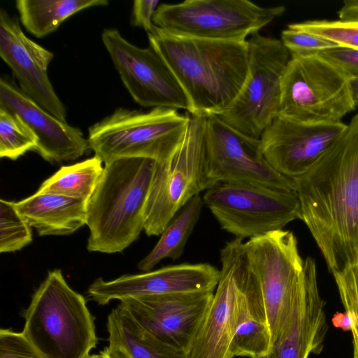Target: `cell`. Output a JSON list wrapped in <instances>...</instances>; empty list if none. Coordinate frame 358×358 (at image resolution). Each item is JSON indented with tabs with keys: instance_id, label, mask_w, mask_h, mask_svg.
<instances>
[{
	"instance_id": "1",
	"label": "cell",
	"mask_w": 358,
	"mask_h": 358,
	"mask_svg": "<svg viewBox=\"0 0 358 358\" xmlns=\"http://www.w3.org/2000/svg\"><path fill=\"white\" fill-rule=\"evenodd\" d=\"M306 224L333 274L358 260V113L303 175L294 179Z\"/></svg>"
},
{
	"instance_id": "2",
	"label": "cell",
	"mask_w": 358,
	"mask_h": 358,
	"mask_svg": "<svg viewBox=\"0 0 358 358\" xmlns=\"http://www.w3.org/2000/svg\"><path fill=\"white\" fill-rule=\"evenodd\" d=\"M148 37L185 92L191 115L220 116L228 109L248 75L247 41L183 36L157 26Z\"/></svg>"
},
{
	"instance_id": "3",
	"label": "cell",
	"mask_w": 358,
	"mask_h": 358,
	"mask_svg": "<svg viewBox=\"0 0 358 358\" xmlns=\"http://www.w3.org/2000/svg\"><path fill=\"white\" fill-rule=\"evenodd\" d=\"M157 162L121 158L105 164L87 206L90 252H122L144 229L145 210Z\"/></svg>"
},
{
	"instance_id": "4",
	"label": "cell",
	"mask_w": 358,
	"mask_h": 358,
	"mask_svg": "<svg viewBox=\"0 0 358 358\" xmlns=\"http://www.w3.org/2000/svg\"><path fill=\"white\" fill-rule=\"evenodd\" d=\"M23 317L22 334L45 358H88L96 346L95 318L59 269L48 272Z\"/></svg>"
},
{
	"instance_id": "5",
	"label": "cell",
	"mask_w": 358,
	"mask_h": 358,
	"mask_svg": "<svg viewBox=\"0 0 358 358\" xmlns=\"http://www.w3.org/2000/svg\"><path fill=\"white\" fill-rule=\"evenodd\" d=\"M191 120L189 113L155 108L149 111L117 108L89 128L87 141L105 164L127 157L169 161L180 148Z\"/></svg>"
},
{
	"instance_id": "6",
	"label": "cell",
	"mask_w": 358,
	"mask_h": 358,
	"mask_svg": "<svg viewBox=\"0 0 358 358\" xmlns=\"http://www.w3.org/2000/svg\"><path fill=\"white\" fill-rule=\"evenodd\" d=\"M350 80L319 55L289 59L278 116L306 124L335 123L355 109Z\"/></svg>"
},
{
	"instance_id": "7",
	"label": "cell",
	"mask_w": 358,
	"mask_h": 358,
	"mask_svg": "<svg viewBox=\"0 0 358 358\" xmlns=\"http://www.w3.org/2000/svg\"><path fill=\"white\" fill-rule=\"evenodd\" d=\"M203 204L221 228L238 238H255L301 220L296 192L243 182H218L207 189Z\"/></svg>"
},
{
	"instance_id": "8",
	"label": "cell",
	"mask_w": 358,
	"mask_h": 358,
	"mask_svg": "<svg viewBox=\"0 0 358 358\" xmlns=\"http://www.w3.org/2000/svg\"><path fill=\"white\" fill-rule=\"evenodd\" d=\"M247 42L246 79L231 106L218 117L243 134L260 139L278 116L282 79L291 55L280 39L259 32Z\"/></svg>"
},
{
	"instance_id": "9",
	"label": "cell",
	"mask_w": 358,
	"mask_h": 358,
	"mask_svg": "<svg viewBox=\"0 0 358 358\" xmlns=\"http://www.w3.org/2000/svg\"><path fill=\"white\" fill-rule=\"evenodd\" d=\"M285 11L283 6L263 7L247 0H187L160 4L153 22L179 36L245 41Z\"/></svg>"
},
{
	"instance_id": "10",
	"label": "cell",
	"mask_w": 358,
	"mask_h": 358,
	"mask_svg": "<svg viewBox=\"0 0 358 358\" xmlns=\"http://www.w3.org/2000/svg\"><path fill=\"white\" fill-rule=\"evenodd\" d=\"M206 117L191 115L185 136L173 157L157 164L145 210V234H162L176 213L207 189L205 179Z\"/></svg>"
},
{
	"instance_id": "11",
	"label": "cell",
	"mask_w": 358,
	"mask_h": 358,
	"mask_svg": "<svg viewBox=\"0 0 358 358\" xmlns=\"http://www.w3.org/2000/svg\"><path fill=\"white\" fill-rule=\"evenodd\" d=\"M244 245L259 285L273 343L289 315L304 260L296 237L288 230L250 238Z\"/></svg>"
},
{
	"instance_id": "12",
	"label": "cell",
	"mask_w": 358,
	"mask_h": 358,
	"mask_svg": "<svg viewBox=\"0 0 358 358\" xmlns=\"http://www.w3.org/2000/svg\"><path fill=\"white\" fill-rule=\"evenodd\" d=\"M205 179L207 189L230 181L296 192L294 180L281 175L267 162L260 139L236 130L218 116L206 117Z\"/></svg>"
},
{
	"instance_id": "13",
	"label": "cell",
	"mask_w": 358,
	"mask_h": 358,
	"mask_svg": "<svg viewBox=\"0 0 358 358\" xmlns=\"http://www.w3.org/2000/svg\"><path fill=\"white\" fill-rule=\"evenodd\" d=\"M221 270L212 301L187 352L189 358H234L230 348L243 285L250 269L243 239L220 250Z\"/></svg>"
},
{
	"instance_id": "14",
	"label": "cell",
	"mask_w": 358,
	"mask_h": 358,
	"mask_svg": "<svg viewBox=\"0 0 358 358\" xmlns=\"http://www.w3.org/2000/svg\"><path fill=\"white\" fill-rule=\"evenodd\" d=\"M101 39L122 83L137 103L152 108L183 109L190 113V103L182 87L151 46L137 47L113 28L105 29Z\"/></svg>"
},
{
	"instance_id": "15",
	"label": "cell",
	"mask_w": 358,
	"mask_h": 358,
	"mask_svg": "<svg viewBox=\"0 0 358 358\" xmlns=\"http://www.w3.org/2000/svg\"><path fill=\"white\" fill-rule=\"evenodd\" d=\"M214 291L130 297L120 306L162 342L188 352Z\"/></svg>"
},
{
	"instance_id": "16",
	"label": "cell",
	"mask_w": 358,
	"mask_h": 358,
	"mask_svg": "<svg viewBox=\"0 0 358 358\" xmlns=\"http://www.w3.org/2000/svg\"><path fill=\"white\" fill-rule=\"evenodd\" d=\"M347 127L342 122L306 124L278 116L260 137L261 149L277 172L295 179L313 166Z\"/></svg>"
},
{
	"instance_id": "17",
	"label": "cell",
	"mask_w": 358,
	"mask_h": 358,
	"mask_svg": "<svg viewBox=\"0 0 358 358\" xmlns=\"http://www.w3.org/2000/svg\"><path fill=\"white\" fill-rule=\"evenodd\" d=\"M0 56L10 67L21 90L51 115L66 122V110L47 70L53 53L29 38L18 19L0 10Z\"/></svg>"
},
{
	"instance_id": "18",
	"label": "cell",
	"mask_w": 358,
	"mask_h": 358,
	"mask_svg": "<svg viewBox=\"0 0 358 358\" xmlns=\"http://www.w3.org/2000/svg\"><path fill=\"white\" fill-rule=\"evenodd\" d=\"M220 274L208 263H185L112 280L98 278L90 285L87 294L99 305H106L111 300L130 297L215 291Z\"/></svg>"
},
{
	"instance_id": "19",
	"label": "cell",
	"mask_w": 358,
	"mask_h": 358,
	"mask_svg": "<svg viewBox=\"0 0 358 358\" xmlns=\"http://www.w3.org/2000/svg\"><path fill=\"white\" fill-rule=\"evenodd\" d=\"M324 302L320 296L315 260H304L289 315L268 352L261 358H308L319 354L327 331Z\"/></svg>"
},
{
	"instance_id": "20",
	"label": "cell",
	"mask_w": 358,
	"mask_h": 358,
	"mask_svg": "<svg viewBox=\"0 0 358 358\" xmlns=\"http://www.w3.org/2000/svg\"><path fill=\"white\" fill-rule=\"evenodd\" d=\"M0 108L17 115L37 138L34 151L45 160H75L90 148L80 129L55 117L27 96L15 83L0 79Z\"/></svg>"
},
{
	"instance_id": "21",
	"label": "cell",
	"mask_w": 358,
	"mask_h": 358,
	"mask_svg": "<svg viewBox=\"0 0 358 358\" xmlns=\"http://www.w3.org/2000/svg\"><path fill=\"white\" fill-rule=\"evenodd\" d=\"M87 201L36 192L15 203L19 213L39 236L69 235L87 223Z\"/></svg>"
},
{
	"instance_id": "22",
	"label": "cell",
	"mask_w": 358,
	"mask_h": 358,
	"mask_svg": "<svg viewBox=\"0 0 358 358\" xmlns=\"http://www.w3.org/2000/svg\"><path fill=\"white\" fill-rule=\"evenodd\" d=\"M109 345L131 358H189L187 352L170 346L141 327L120 305L108 315Z\"/></svg>"
},
{
	"instance_id": "23",
	"label": "cell",
	"mask_w": 358,
	"mask_h": 358,
	"mask_svg": "<svg viewBox=\"0 0 358 358\" xmlns=\"http://www.w3.org/2000/svg\"><path fill=\"white\" fill-rule=\"evenodd\" d=\"M20 20L27 31L41 38L55 31L67 18L93 6H107V0H17Z\"/></svg>"
},
{
	"instance_id": "24",
	"label": "cell",
	"mask_w": 358,
	"mask_h": 358,
	"mask_svg": "<svg viewBox=\"0 0 358 358\" xmlns=\"http://www.w3.org/2000/svg\"><path fill=\"white\" fill-rule=\"evenodd\" d=\"M203 205L199 194L192 197L180 213L167 225L158 242L138 264L140 271L148 272L165 258L178 259L197 223Z\"/></svg>"
},
{
	"instance_id": "25",
	"label": "cell",
	"mask_w": 358,
	"mask_h": 358,
	"mask_svg": "<svg viewBox=\"0 0 358 358\" xmlns=\"http://www.w3.org/2000/svg\"><path fill=\"white\" fill-rule=\"evenodd\" d=\"M102 161L95 155L62 166L41 185L38 192L56 194L88 202L102 176Z\"/></svg>"
},
{
	"instance_id": "26",
	"label": "cell",
	"mask_w": 358,
	"mask_h": 358,
	"mask_svg": "<svg viewBox=\"0 0 358 358\" xmlns=\"http://www.w3.org/2000/svg\"><path fill=\"white\" fill-rule=\"evenodd\" d=\"M251 273L250 266L241 296L238 322L231 344L233 357L261 358L268 352L272 344L267 322L254 315L249 306L248 285Z\"/></svg>"
},
{
	"instance_id": "27",
	"label": "cell",
	"mask_w": 358,
	"mask_h": 358,
	"mask_svg": "<svg viewBox=\"0 0 358 358\" xmlns=\"http://www.w3.org/2000/svg\"><path fill=\"white\" fill-rule=\"evenodd\" d=\"M36 145L30 128L17 115L0 108V157L15 160Z\"/></svg>"
},
{
	"instance_id": "28",
	"label": "cell",
	"mask_w": 358,
	"mask_h": 358,
	"mask_svg": "<svg viewBox=\"0 0 358 358\" xmlns=\"http://www.w3.org/2000/svg\"><path fill=\"white\" fill-rule=\"evenodd\" d=\"M31 226L17 211L15 203L0 200V252L21 250L32 241Z\"/></svg>"
},
{
	"instance_id": "29",
	"label": "cell",
	"mask_w": 358,
	"mask_h": 358,
	"mask_svg": "<svg viewBox=\"0 0 358 358\" xmlns=\"http://www.w3.org/2000/svg\"><path fill=\"white\" fill-rule=\"evenodd\" d=\"M287 27L320 36L340 46L358 49V20H308Z\"/></svg>"
},
{
	"instance_id": "30",
	"label": "cell",
	"mask_w": 358,
	"mask_h": 358,
	"mask_svg": "<svg viewBox=\"0 0 358 358\" xmlns=\"http://www.w3.org/2000/svg\"><path fill=\"white\" fill-rule=\"evenodd\" d=\"M280 40L292 57L315 55L339 46L325 38L289 27L282 31Z\"/></svg>"
},
{
	"instance_id": "31",
	"label": "cell",
	"mask_w": 358,
	"mask_h": 358,
	"mask_svg": "<svg viewBox=\"0 0 358 358\" xmlns=\"http://www.w3.org/2000/svg\"><path fill=\"white\" fill-rule=\"evenodd\" d=\"M333 275L345 312L354 321L353 344L358 346V267L356 264Z\"/></svg>"
},
{
	"instance_id": "32",
	"label": "cell",
	"mask_w": 358,
	"mask_h": 358,
	"mask_svg": "<svg viewBox=\"0 0 358 358\" xmlns=\"http://www.w3.org/2000/svg\"><path fill=\"white\" fill-rule=\"evenodd\" d=\"M0 358H45L22 332L0 330Z\"/></svg>"
},
{
	"instance_id": "33",
	"label": "cell",
	"mask_w": 358,
	"mask_h": 358,
	"mask_svg": "<svg viewBox=\"0 0 358 358\" xmlns=\"http://www.w3.org/2000/svg\"><path fill=\"white\" fill-rule=\"evenodd\" d=\"M317 55L350 80L358 78V49L339 45Z\"/></svg>"
},
{
	"instance_id": "34",
	"label": "cell",
	"mask_w": 358,
	"mask_h": 358,
	"mask_svg": "<svg viewBox=\"0 0 358 358\" xmlns=\"http://www.w3.org/2000/svg\"><path fill=\"white\" fill-rule=\"evenodd\" d=\"M159 2L156 0H136L132 8L131 24L143 29L147 34L154 31L156 26L153 22L155 13Z\"/></svg>"
},
{
	"instance_id": "35",
	"label": "cell",
	"mask_w": 358,
	"mask_h": 358,
	"mask_svg": "<svg viewBox=\"0 0 358 358\" xmlns=\"http://www.w3.org/2000/svg\"><path fill=\"white\" fill-rule=\"evenodd\" d=\"M338 15L342 20H358V0L344 1Z\"/></svg>"
},
{
	"instance_id": "36",
	"label": "cell",
	"mask_w": 358,
	"mask_h": 358,
	"mask_svg": "<svg viewBox=\"0 0 358 358\" xmlns=\"http://www.w3.org/2000/svg\"><path fill=\"white\" fill-rule=\"evenodd\" d=\"M332 324L336 328L345 331L352 333L355 329V324L352 317L347 312L335 313L331 320Z\"/></svg>"
},
{
	"instance_id": "37",
	"label": "cell",
	"mask_w": 358,
	"mask_h": 358,
	"mask_svg": "<svg viewBox=\"0 0 358 358\" xmlns=\"http://www.w3.org/2000/svg\"><path fill=\"white\" fill-rule=\"evenodd\" d=\"M105 358H131L123 350L108 345L100 352Z\"/></svg>"
},
{
	"instance_id": "38",
	"label": "cell",
	"mask_w": 358,
	"mask_h": 358,
	"mask_svg": "<svg viewBox=\"0 0 358 358\" xmlns=\"http://www.w3.org/2000/svg\"><path fill=\"white\" fill-rule=\"evenodd\" d=\"M350 86L355 107H358V78L350 80Z\"/></svg>"
},
{
	"instance_id": "39",
	"label": "cell",
	"mask_w": 358,
	"mask_h": 358,
	"mask_svg": "<svg viewBox=\"0 0 358 358\" xmlns=\"http://www.w3.org/2000/svg\"><path fill=\"white\" fill-rule=\"evenodd\" d=\"M88 358H105L101 354L99 355H91L88 357Z\"/></svg>"
},
{
	"instance_id": "40",
	"label": "cell",
	"mask_w": 358,
	"mask_h": 358,
	"mask_svg": "<svg viewBox=\"0 0 358 358\" xmlns=\"http://www.w3.org/2000/svg\"><path fill=\"white\" fill-rule=\"evenodd\" d=\"M353 358H358V346L354 345V357Z\"/></svg>"
},
{
	"instance_id": "41",
	"label": "cell",
	"mask_w": 358,
	"mask_h": 358,
	"mask_svg": "<svg viewBox=\"0 0 358 358\" xmlns=\"http://www.w3.org/2000/svg\"><path fill=\"white\" fill-rule=\"evenodd\" d=\"M357 267H358V260H357Z\"/></svg>"
}]
</instances>
